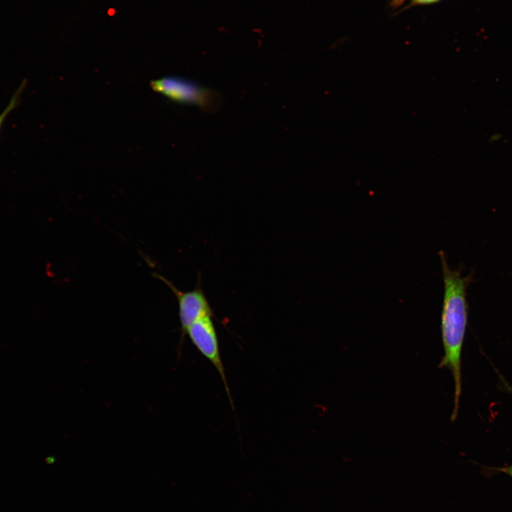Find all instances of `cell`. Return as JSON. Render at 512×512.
I'll use <instances>...</instances> for the list:
<instances>
[{"instance_id": "1", "label": "cell", "mask_w": 512, "mask_h": 512, "mask_svg": "<svg viewBox=\"0 0 512 512\" xmlns=\"http://www.w3.org/2000/svg\"><path fill=\"white\" fill-rule=\"evenodd\" d=\"M438 255L444 284L440 317L444 356L439 363V368L448 369L453 377L454 396L451 420L454 422L458 415L462 394V352L469 315L466 292L473 281L474 272L463 276L462 267L457 270L452 269L443 250H439Z\"/></svg>"}, {"instance_id": "2", "label": "cell", "mask_w": 512, "mask_h": 512, "mask_svg": "<svg viewBox=\"0 0 512 512\" xmlns=\"http://www.w3.org/2000/svg\"><path fill=\"white\" fill-rule=\"evenodd\" d=\"M150 87L173 102L196 106L206 112H215L221 102L216 91L183 77L164 76L151 80Z\"/></svg>"}, {"instance_id": "3", "label": "cell", "mask_w": 512, "mask_h": 512, "mask_svg": "<svg viewBox=\"0 0 512 512\" xmlns=\"http://www.w3.org/2000/svg\"><path fill=\"white\" fill-rule=\"evenodd\" d=\"M186 334L194 346L210 362L218 371L223 383L230 402L233 405V399L220 354L217 333L212 320V316H204L194 322L188 328Z\"/></svg>"}, {"instance_id": "4", "label": "cell", "mask_w": 512, "mask_h": 512, "mask_svg": "<svg viewBox=\"0 0 512 512\" xmlns=\"http://www.w3.org/2000/svg\"><path fill=\"white\" fill-rule=\"evenodd\" d=\"M154 275L166 284L176 297L183 339L188 328L194 322L204 316H213L211 306L202 289L200 278L193 289L183 292L164 276L156 273Z\"/></svg>"}, {"instance_id": "5", "label": "cell", "mask_w": 512, "mask_h": 512, "mask_svg": "<svg viewBox=\"0 0 512 512\" xmlns=\"http://www.w3.org/2000/svg\"><path fill=\"white\" fill-rule=\"evenodd\" d=\"M27 85V80H23L18 88L15 90L12 95L7 106L0 113V133L4 125V122L9 115V114L14 110L19 105L21 102V95L24 91Z\"/></svg>"}, {"instance_id": "6", "label": "cell", "mask_w": 512, "mask_h": 512, "mask_svg": "<svg viewBox=\"0 0 512 512\" xmlns=\"http://www.w3.org/2000/svg\"><path fill=\"white\" fill-rule=\"evenodd\" d=\"M502 472L506 474L509 476L512 477V464L500 469Z\"/></svg>"}, {"instance_id": "7", "label": "cell", "mask_w": 512, "mask_h": 512, "mask_svg": "<svg viewBox=\"0 0 512 512\" xmlns=\"http://www.w3.org/2000/svg\"><path fill=\"white\" fill-rule=\"evenodd\" d=\"M411 1L416 4H425L434 3L439 0H411Z\"/></svg>"}, {"instance_id": "8", "label": "cell", "mask_w": 512, "mask_h": 512, "mask_svg": "<svg viewBox=\"0 0 512 512\" xmlns=\"http://www.w3.org/2000/svg\"><path fill=\"white\" fill-rule=\"evenodd\" d=\"M509 389H510V391H511V392L512 393V389H511V388H509Z\"/></svg>"}]
</instances>
